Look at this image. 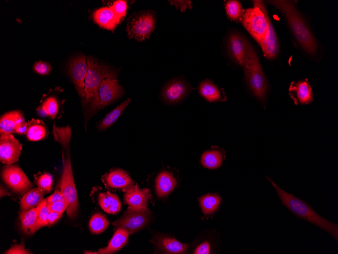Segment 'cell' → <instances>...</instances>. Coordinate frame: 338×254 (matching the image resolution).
Returning <instances> with one entry per match:
<instances>
[{"instance_id":"obj_23","label":"cell","mask_w":338,"mask_h":254,"mask_svg":"<svg viewBox=\"0 0 338 254\" xmlns=\"http://www.w3.org/2000/svg\"><path fill=\"white\" fill-rule=\"evenodd\" d=\"M177 180L170 172L163 171L157 176L155 180V188L158 197L168 195L176 187Z\"/></svg>"},{"instance_id":"obj_36","label":"cell","mask_w":338,"mask_h":254,"mask_svg":"<svg viewBox=\"0 0 338 254\" xmlns=\"http://www.w3.org/2000/svg\"><path fill=\"white\" fill-rule=\"evenodd\" d=\"M36 183L38 187L45 192H50L52 188V176L48 173H44L38 177Z\"/></svg>"},{"instance_id":"obj_25","label":"cell","mask_w":338,"mask_h":254,"mask_svg":"<svg viewBox=\"0 0 338 254\" xmlns=\"http://www.w3.org/2000/svg\"><path fill=\"white\" fill-rule=\"evenodd\" d=\"M41 205L40 202L36 207L27 211H22L20 213L21 227L25 233L32 234L37 231L38 215Z\"/></svg>"},{"instance_id":"obj_37","label":"cell","mask_w":338,"mask_h":254,"mask_svg":"<svg viewBox=\"0 0 338 254\" xmlns=\"http://www.w3.org/2000/svg\"><path fill=\"white\" fill-rule=\"evenodd\" d=\"M110 7L120 21L125 17L128 10V4L125 1H115Z\"/></svg>"},{"instance_id":"obj_27","label":"cell","mask_w":338,"mask_h":254,"mask_svg":"<svg viewBox=\"0 0 338 254\" xmlns=\"http://www.w3.org/2000/svg\"><path fill=\"white\" fill-rule=\"evenodd\" d=\"M45 192L39 188L28 191L22 197L20 207L22 211H27L36 207L44 199Z\"/></svg>"},{"instance_id":"obj_43","label":"cell","mask_w":338,"mask_h":254,"mask_svg":"<svg viewBox=\"0 0 338 254\" xmlns=\"http://www.w3.org/2000/svg\"><path fill=\"white\" fill-rule=\"evenodd\" d=\"M48 203H53L59 201L65 200L60 189H57L49 197L47 198Z\"/></svg>"},{"instance_id":"obj_15","label":"cell","mask_w":338,"mask_h":254,"mask_svg":"<svg viewBox=\"0 0 338 254\" xmlns=\"http://www.w3.org/2000/svg\"><path fill=\"white\" fill-rule=\"evenodd\" d=\"M150 196L148 189H140L137 186H133L126 190L124 199L129 208L135 211H143L148 209L147 203Z\"/></svg>"},{"instance_id":"obj_13","label":"cell","mask_w":338,"mask_h":254,"mask_svg":"<svg viewBox=\"0 0 338 254\" xmlns=\"http://www.w3.org/2000/svg\"><path fill=\"white\" fill-rule=\"evenodd\" d=\"M22 148V144L12 134L1 135V161L7 165L15 163L19 159Z\"/></svg>"},{"instance_id":"obj_40","label":"cell","mask_w":338,"mask_h":254,"mask_svg":"<svg viewBox=\"0 0 338 254\" xmlns=\"http://www.w3.org/2000/svg\"><path fill=\"white\" fill-rule=\"evenodd\" d=\"M212 246L207 241H204L198 244L195 247L193 253L195 254H208L210 253Z\"/></svg>"},{"instance_id":"obj_9","label":"cell","mask_w":338,"mask_h":254,"mask_svg":"<svg viewBox=\"0 0 338 254\" xmlns=\"http://www.w3.org/2000/svg\"><path fill=\"white\" fill-rule=\"evenodd\" d=\"M150 211L148 209L143 211H135L130 208L112 225L117 228L126 229L130 234H133L143 228L148 222Z\"/></svg>"},{"instance_id":"obj_21","label":"cell","mask_w":338,"mask_h":254,"mask_svg":"<svg viewBox=\"0 0 338 254\" xmlns=\"http://www.w3.org/2000/svg\"><path fill=\"white\" fill-rule=\"evenodd\" d=\"M198 90L200 96L210 102L223 101L227 98L222 89L208 79L201 81L198 86Z\"/></svg>"},{"instance_id":"obj_14","label":"cell","mask_w":338,"mask_h":254,"mask_svg":"<svg viewBox=\"0 0 338 254\" xmlns=\"http://www.w3.org/2000/svg\"><path fill=\"white\" fill-rule=\"evenodd\" d=\"M123 87L115 78H106L99 88L101 109L113 103L124 94Z\"/></svg>"},{"instance_id":"obj_2","label":"cell","mask_w":338,"mask_h":254,"mask_svg":"<svg viewBox=\"0 0 338 254\" xmlns=\"http://www.w3.org/2000/svg\"><path fill=\"white\" fill-rule=\"evenodd\" d=\"M276 191L281 203L297 217L306 220L323 229L338 241V225L317 214L305 201L279 187L266 177Z\"/></svg>"},{"instance_id":"obj_34","label":"cell","mask_w":338,"mask_h":254,"mask_svg":"<svg viewBox=\"0 0 338 254\" xmlns=\"http://www.w3.org/2000/svg\"><path fill=\"white\" fill-rule=\"evenodd\" d=\"M225 10L228 18L233 21H240L244 12L241 4L236 0L227 1Z\"/></svg>"},{"instance_id":"obj_19","label":"cell","mask_w":338,"mask_h":254,"mask_svg":"<svg viewBox=\"0 0 338 254\" xmlns=\"http://www.w3.org/2000/svg\"><path fill=\"white\" fill-rule=\"evenodd\" d=\"M93 19L99 26L109 30H113L121 21L110 6L95 10L93 13Z\"/></svg>"},{"instance_id":"obj_3","label":"cell","mask_w":338,"mask_h":254,"mask_svg":"<svg viewBox=\"0 0 338 254\" xmlns=\"http://www.w3.org/2000/svg\"><path fill=\"white\" fill-rule=\"evenodd\" d=\"M88 72L85 81V98L82 102L87 108L88 117L101 109L99 88L106 78L116 79L118 72L102 62L89 56Z\"/></svg>"},{"instance_id":"obj_42","label":"cell","mask_w":338,"mask_h":254,"mask_svg":"<svg viewBox=\"0 0 338 254\" xmlns=\"http://www.w3.org/2000/svg\"><path fill=\"white\" fill-rule=\"evenodd\" d=\"M171 5H174L178 9L180 8L181 11L185 12L187 8H192L190 1H169Z\"/></svg>"},{"instance_id":"obj_38","label":"cell","mask_w":338,"mask_h":254,"mask_svg":"<svg viewBox=\"0 0 338 254\" xmlns=\"http://www.w3.org/2000/svg\"><path fill=\"white\" fill-rule=\"evenodd\" d=\"M33 69L35 72L39 75H47L51 72L52 67L47 62L38 61L34 64Z\"/></svg>"},{"instance_id":"obj_18","label":"cell","mask_w":338,"mask_h":254,"mask_svg":"<svg viewBox=\"0 0 338 254\" xmlns=\"http://www.w3.org/2000/svg\"><path fill=\"white\" fill-rule=\"evenodd\" d=\"M289 92L295 104H307L313 100L311 87L307 81L292 82L289 88Z\"/></svg>"},{"instance_id":"obj_32","label":"cell","mask_w":338,"mask_h":254,"mask_svg":"<svg viewBox=\"0 0 338 254\" xmlns=\"http://www.w3.org/2000/svg\"><path fill=\"white\" fill-rule=\"evenodd\" d=\"M109 221L102 214L96 213L92 215L89 222V228L93 234L103 232L109 226Z\"/></svg>"},{"instance_id":"obj_12","label":"cell","mask_w":338,"mask_h":254,"mask_svg":"<svg viewBox=\"0 0 338 254\" xmlns=\"http://www.w3.org/2000/svg\"><path fill=\"white\" fill-rule=\"evenodd\" d=\"M194 89L182 79H174L167 83L161 91L163 100L167 103H178Z\"/></svg>"},{"instance_id":"obj_1","label":"cell","mask_w":338,"mask_h":254,"mask_svg":"<svg viewBox=\"0 0 338 254\" xmlns=\"http://www.w3.org/2000/svg\"><path fill=\"white\" fill-rule=\"evenodd\" d=\"M267 3L274 7L283 16L295 44L307 56H318L320 47L310 27L291 1L270 0Z\"/></svg>"},{"instance_id":"obj_44","label":"cell","mask_w":338,"mask_h":254,"mask_svg":"<svg viewBox=\"0 0 338 254\" xmlns=\"http://www.w3.org/2000/svg\"><path fill=\"white\" fill-rule=\"evenodd\" d=\"M62 214L50 210L48 217V225L51 226L55 223L59 219L61 218Z\"/></svg>"},{"instance_id":"obj_39","label":"cell","mask_w":338,"mask_h":254,"mask_svg":"<svg viewBox=\"0 0 338 254\" xmlns=\"http://www.w3.org/2000/svg\"><path fill=\"white\" fill-rule=\"evenodd\" d=\"M48 206L50 210L61 214H63L68 207V205L65 200L48 203Z\"/></svg>"},{"instance_id":"obj_11","label":"cell","mask_w":338,"mask_h":254,"mask_svg":"<svg viewBox=\"0 0 338 254\" xmlns=\"http://www.w3.org/2000/svg\"><path fill=\"white\" fill-rule=\"evenodd\" d=\"M87 58L83 54L71 59L68 69L70 76L79 96L85 98V81L88 72Z\"/></svg>"},{"instance_id":"obj_24","label":"cell","mask_w":338,"mask_h":254,"mask_svg":"<svg viewBox=\"0 0 338 254\" xmlns=\"http://www.w3.org/2000/svg\"><path fill=\"white\" fill-rule=\"evenodd\" d=\"M129 235V232L126 229L117 228L108 245L100 248L99 253L111 254L118 251L127 244Z\"/></svg>"},{"instance_id":"obj_33","label":"cell","mask_w":338,"mask_h":254,"mask_svg":"<svg viewBox=\"0 0 338 254\" xmlns=\"http://www.w3.org/2000/svg\"><path fill=\"white\" fill-rule=\"evenodd\" d=\"M37 111L40 116H49L55 118L58 113V104L56 99L53 96L48 97L39 106Z\"/></svg>"},{"instance_id":"obj_35","label":"cell","mask_w":338,"mask_h":254,"mask_svg":"<svg viewBox=\"0 0 338 254\" xmlns=\"http://www.w3.org/2000/svg\"><path fill=\"white\" fill-rule=\"evenodd\" d=\"M41 205L38 215L37 230L48 225V217L50 212L47 199H44L41 202Z\"/></svg>"},{"instance_id":"obj_17","label":"cell","mask_w":338,"mask_h":254,"mask_svg":"<svg viewBox=\"0 0 338 254\" xmlns=\"http://www.w3.org/2000/svg\"><path fill=\"white\" fill-rule=\"evenodd\" d=\"M158 250L165 253H181L185 252L188 244L179 242L174 237L157 235L150 241Z\"/></svg>"},{"instance_id":"obj_20","label":"cell","mask_w":338,"mask_h":254,"mask_svg":"<svg viewBox=\"0 0 338 254\" xmlns=\"http://www.w3.org/2000/svg\"><path fill=\"white\" fill-rule=\"evenodd\" d=\"M107 185L112 188L128 189L134 186L129 174L121 169H113L104 176Z\"/></svg>"},{"instance_id":"obj_5","label":"cell","mask_w":338,"mask_h":254,"mask_svg":"<svg viewBox=\"0 0 338 254\" xmlns=\"http://www.w3.org/2000/svg\"><path fill=\"white\" fill-rule=\"evenodd\" d=\"M254 7L244 10L240 22L254 39L263 43L268 27L266 7L262 1H252Z\"/></svg>"},{"instance_id":"obj_6","label":"cell","mask_w":338,"mask_h":254,"mask_svg":"<svg viewBox=\"0 0 338 254\" xmlns=\"http://www.w3.org/2000/svg\"><path fill=\"white\" fill-rule=\"evenodd\" d=\"M156 21L153 10H142L132 14L126 27L128 37L139 42L148 39L154 30Z\"/></svg>"},{"instance_id":"obj_26","label":"cell","mask_w":338,"mask_h":254,"mask_svg":"<svg viewBox=\"0 0 338 254\" xmlns=\"http://www.w3.org/2000/svg\"><path fill=\"white\" fill-rule=\"evenodd\" d=\"M98 203L103 211L109 214H117L121 209V202L118 197L109 192L99 194Z\"/></svg>"},{"instance_id":"obj_41","label":"cell","mask_w":338,"mask_h":254,"mask_svg":"<svg viewBox=\"0 0 338 254\" xmlns=\"http://www.w3.org/2000/svg\"><path fill=\"white\" fill-rule=\"evenodd\" d=\"M7 254H28L29 252L26 249L24 243L16 244L5 252Z\"/></svg>"},{"instance_id":"obj_16","label":"cell","mask_w":338,"mask_h":254,"mask_svg":"<svg viewBox=\"0 0 338 254\" xmlns=\"http://www.w3.org/2000/svg\"><path fill=\"white\" fill-rule=\"evenodd\" d=\"M268 27L265 38L261 44L264 56L269 59H274L279 52V43L275 28L268 14L267 15Z\"/></svg>"},{"instance_id":"obj_30","label":"cell","mask_w":338,"mask_h":254,"mask_svg":"<svg viewBox=\"0 0 338 254\" xmlns=\"http://www.w3.org/2000/svg\"><path fill=\"white\" fill-rule=\"evenodd\" d=\"M224 152L222 150L213 149L204 152L201 158L202 165L209 169H216L222 164L224 159Z\"/></svg>"},{"instance_id":"obj_28","label":"cell","mask_w":338,"mask_h":254,"mask_svg":"<svg viewBox=\"0 0 338 254\" xmlns=\"http://www.w3.org/2000/svg\"><path fill=\"white\" fill-rule=\"evenodd\" d=\"M27 138L30 141L40 140L47 135L48 129L44 123L38 119H32L27 123Z\"/></svg>"},{"instance_id":"obj_10","label":"cell","mask_w":338,"mask_h":254,"mask_svg":"<svg viewBox=\"0 0 338 254\" xmlns=\"http://www.w3.org/2000/svg\"><path fill=\"white\" fill-rule=\"evenodd\" d=\"M251 44L241 33L234 31L228 34L226 47L230 58L237 65L243 66L248 48Z\"/></svg>"},{"instance_id":"obj_8","label":"cell","mask_w":338,"mask_h":254,"mask_svg":"<svg viewBox=\"0 0 338 254\" xmlns=\"http://www.w3.org/2000/svg\"><path fill=\"white\" fill-rule=\"evenodd\" d=\"M2 176L7 186L17 193L27 192L33 186L25 173L16 165L5 166L3 169Z\"/></svg>"},{"instance_id":"obj_7","label":"cell","mask_w":338,"mask_h":254,"mask_svg":"<svg viewBox=\"0 0 338 254\" xmlns=\"http://www.w3.org/2000/svg\"><path fill=\"white\" fill-rule=\"evenodd\" d=\"M69 151L66 153L64 160L63 170L60 178L59 186L68 207L66 209L67 215L74 217L78 209V201L72 172Z\"/></svg>"},{"instance_id":"obj_47","label":"cell","mask_w":338,"mask_h":254,"mask_svg":"<svg viewBox=\"0 0 338 254\" xmlns=\"http://www.w3.org/2000/svg\"><path fill=\"white\" fill-rule=\"evenodd\" d=\"M84 253H99V252H94V251H85Z\"/></svg>"},{"instance_id":"obj_4","label":"cell","mask_w":338,"mask_h":254,"mask_svg":"<svg viewBox=\"0 0 338 254\" xmlns=\"http://www.w3.org/2000/svg\"><path fill=\"white\" fill-rule=\"evenodd\" d=\"M247 85L254 96L261 102L265 101L268 82L257 52L250 45L243 66Z\"/></svg>"},{"instance_id":"obj_29","label":"cell","mask_w":338,"mask_h":254,"mask_svg":"<svg viewBox=\"0 0 338 254\" xmlns=\"http://www.w3.org/2000/svg\"><path fill=\"white\" fill-rule=\"evenodd\" d=\"M131 100V98H127L107 114L98 124L99 130L103 131L109 128L121 115Z\"/></svg>"},{"instance_id":"obj_46","label":"cell","mask_w":338,"mask_h":254,"mask_svg":"<svg viewBox=\"0 0 338 254\" xmlns=\"http://www.w3.org/2000/svg\"><path fill=\"white\" fill-rule=\"evenodd\" d=\"M10 194L9 192L5 189H3L2 186L1 187V198L4 197L5 196H10Z\"/></svg>"},{"instance_id":"obj_31","label":"cell","mask_w":338,"mask_h":254,"mask_svg":"<svg viewBox=\"0 0 338 254\" xmlns=\"http://www.w3.org/2000/svg\"><path fill=\"white\" fill-rule=\"evenodd\" d=\"M199 201L203 213L209 214L217 209L222 198L217 194H207L199 198Z\"/></svg>"},{"instance_id":"obj_45","label":"cell","mask_w":338,"mask_h":254,"mask_svg":"<svg viewBox=\"0 0 338 254\" xmlns=\"http://www.w3.org/2000/svg\"><path fill=\"white\" fill-rule=\"evenodd\" d=\"M27 128V123L25 122L17 126L15 129V132L20 134H26Z\"/></svg>"},{"instance_id":"obj_22","label":"cell","mask_w":338,"mask_h":254,"mask_svg":"<svg viewBox=\"0 0 338 254\" xmlns=\"http://www.w3.org/2000/svg\"><path fill=\"white\" fill-rule=\"evenodd\" d=\"M24 122V118L20 111H13L6 113L0 120L1 135L15 133L17 126Z\"/></svg>"}]
</instances>
